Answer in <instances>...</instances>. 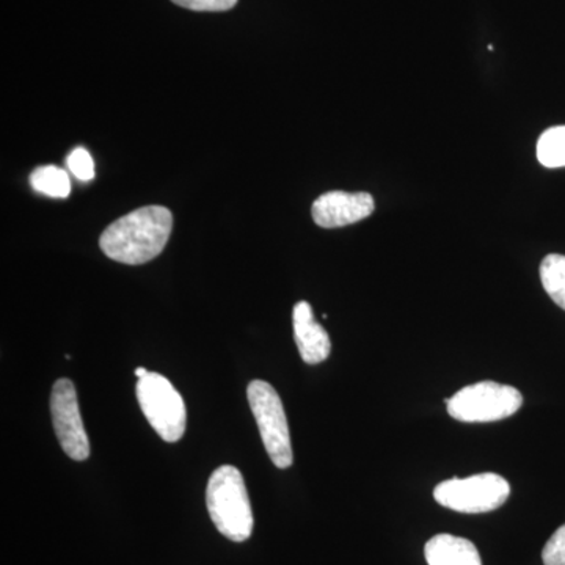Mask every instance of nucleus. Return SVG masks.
<instances>
[{
    "instance_id": "obj_7",
    "label": "nucleus",
    "mask_w": 565,
    "mask_h": 565,
    "mask_svg": "<svg viewBox=\"0 0 565 565\" xmlns=\"http://www.w3.org/2000/svg\"><path fill=\"white\" fill-rule=\"evenodd\" d=\"M51 415L55 435L65 455L77 462L87 460L90 456V441L82 423L76 386L70 379L55 382L51 394Z\"/></svg>"
},
{
    "instance_id": "obj_11",
    "label": "nucleus",
    "mask_w": 565,
    "mask_h": 565,
    "mask_svg": "<svg viewBox=\"0 0 565 565\" xmlns=\"http://www.w3.org/2000/svg\"><path fill=\"white\" fill-rule=\"evenodd\" d=\"M31 184L33 191L51 196V199H66L71 193L70 174L61 167H39L31 174Z\"/></svg>"
},
{
    "instance_id": "obj_9",
    "label": "nucleus",
    "mask_w": 565,
    "mask_h": 565,
    "mask_svg": "<svg viewBox=\"0 0 565 565\" xmlns=\"http://www.w3.org/2000/svg\"><path fill=\"white\" fill-rule=\"evenodd\" d=\"M294 338L305 363L326 362L332 352V341L321 323L316 321L313 308L308 302H299L292 311Z\"/></svg>"
},
{
    "instance_id": "obj_14",
    "label": "nucleus",
    "mask_w": 565,
    "mask_h": 565,
    "mask_svg": "<svg viewBox=\"0 0 565 565\" xmlns=\"http://www.w3.org/2000/svg\"><path fill=\"white\" fill-rule=\"evenodd\" d=\"M66 166L79 181L88 182L95 178V162H93L90 152L85 148H76L71 151L66 158Z\"/></svg>"
},
{
    "instance_id": "obj_10",
    "label": "nucleus",
    "mask_w": 565,
    "mask_h": 565,
    "mask_svg": "<svg viewBox=\"0 0 565 565\" xmlns=\"http://www.w3.org/2000/svg\"><path fill=\"white\" fill-rule=\"evenodd\" d=\"M429 565H482L475 544L451 534H438L424 548Z\"/></svg>"
},
{
    "instance_id": "obj_16",
    "label": "nucleus",
    "mask_w": 565,
    "mask_h": 565,
    "mask_svg": "<svg viewBox=\"0 0 565 565\" xmlns=\"http://www.w3.org/2000/svg\"><path fill=\"white\" fill-rule=\"evenodd\" d=\"M172 2L192 11H228L236 7L237 0H172Z\"/></svg>"
},
{
    "instance_id": "obj_2",
    "label": "nucleus",
    "mask_w": 565,
    "mask_h": 565,
    "mask_svg": "<svg viewBox=\"0 0 565 565\" xmlns=\"http://www.w3.org/2000/svg\"><path fill=\"white\" fill-rule=\"evenodd\" d=\"M206 504L218 533L233 542H245L252 535L253 512L243 473L233 465H222L211 475L206 487Z\"/></svg>"
},
{
    "instance_id": "obj_5",
    "label": "nucleus",
    "mask_w": 565,
    "mask_h": 565,
    "mask_svg": "<svg viewBox=\"0 0 565 565\" xmlns=\"http://www.w3.org/2000/svg\"><path fill=\"white\" fill-rule=\"evenodd\" d=\"M248 404L262 434L264 448L280 470L294 462L291 435L285 407L273 385L264 381H253L247 388Z\"/></svg>"
},
{
    "instance_id": "obj_13",
    "label": "nucleus",
    "mask_w": 565,
    "mask_h": 565,
    "mask_svg": "<svg viewBox=\"0 0 565 565\" xmlns=\"http://www.w3.org/2000/svg\"><path fill=\"white\" fill-rule=\"evenodd\" d=\"M539 162L548 169L565 167V126L546 129L537 141Z\"/></svg>"
},
{
    "instance_id": "obj_12",
    "label": "nucleus",
    "mask_w": 565,
    "mask_h": 565,
    "mask_svg": "<svg viewBox=\"0 0 565 565\" xmlns=\"http://www.w3.org/2000/svg\"><path fill=\"white\" fill-rule=\"evenodd\" d=\"M541 280L544 289L557 307L565 310V256H546L541 264Z\"/></svg>"
},
{
    "instance_id": "obj_15",
    "label": "nucleus",
    "mask_w": 565,
    "mask_h": 565,
    "mask_svg": "<svg viewBox=\"0 0 565 565\" xmlns=\"http://www.w3.org/2000/svg\"><path fill=\"white\" fill-rule=\"evenodd\" d=\"M545 565H565V525L550 537L542 552Z\"/></svg>"
},
{
    "instance_id": "obj_3",
    "label": "nucleus",
    "mask_w": 565,
    "mask_h": 565,
    "mask_svg": "<svg viewBox=\"0 0 565 565\" xmlns=\"http://www.w3.org/2000/svg\"><path fill=\"white\" fill-rule=\"evenodd\" d=\"M137 401L154 433L167 444H177L185 433V404L169 379L148 373L137 381Z\"/></svg>"
},
{
    "instance_id": "obj_8",
    "label": "nucleus",
    "mask_w": 565,
    "mask_h": 565,
    "mask_svg": "<svg viewBox=\"0 0 565 565\" xmlns=\"http://www.w3.org/2000/svg\"><path fill=\"white\" fill-rule=\"evenodd\" d=\"M375 207L371 193H349L333 191L323 193L313 203L311 215L321 228H343L352 223L362 222L373 214Z\"/></svg>"
},
{
    "instance_id": "obj_6",
    "label": "nucleus",
    "mask_w": 565,
    "mask_h": 565,
    "mask_svg": "<svg viewBox=\"0 0 565 565\" xmlns=\"http://www.w3.org/2000/svg\"><path fill=\"white\" fill-rule=\"evenodd\" d=\"M511 486L503 476L482 473L465 479H449L435 487L438 504L462 514H486L497 511L508 501Z\"/></svg>"
},
{
    "instance_id": "obj_1",
    "label": "nucleus",
    "mask_w": 565,
    "mask_h": 565,
    "mask_svg": "<svg viewBox=\"0 0 565 565\" xmlns=\"http://www.w3.org/2000/svg\"><path fill=\"white\" fill-rule=\"evenodd\" d=\"M172 230V211L145 206L110 223L99 237V247L114 262L140 266L161 255Z\"/></svg>"
},
{
    "instance_id": "obj_17",
    "label": "nucleus",
    "mask_w": 565,
    "mask_h": 565,
    "mask_svg": "<svg viewBox=\"0 0 565 565\" xmlns=\"http://www.w3.org/2000/svg\"><path fill=\"white\" fill-rule=\"evenodd\" d=\"M148 373H150V371L145 370V367H137L136 377H143V375H147Z\"/></svg>"
},
{
    "instance_id": "obj_4",
    "label": "nucleus",
    "mask_w": 565,
    "mask_h": 565,
    "mask_svg": "<svg viewBox=\"0 0 565 565\" xmlns=\"http://www.w3.org/2000/svg\"><path fill=\"white\" fill-rule=\"evenodd\" d=\"M523 396L514 386L498 382H479L446 399L448 414L462 423H493L509 418L520 411Z\"/></svg>"
}]
</instances>
